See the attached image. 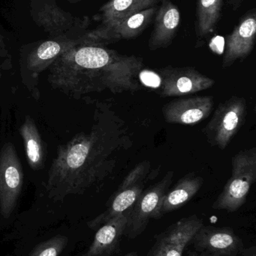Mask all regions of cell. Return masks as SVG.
<instances>
[{"label":"cell","mask_w":256,"mask_h":256,"mask_svg":"<svg viewBox=\"0 0 256 256\" xmlns=\"http://www.w3.org/2000/svg\"><path fill=\"white\" fill-rule=\"evenodd\" d=\"M246 102L243 98L232 97L221 103L204 132L213 146L225 149L246 120Z\"/></svg>","instance_id":"obj_6"},{"label":"cell","mask_w":256,"mask_h":256,"mask_svg":"<svg viewBox=\"0 0 256 256\" xmlns=\"http://www.w3.org/2000/svg\"><path fill=\"white\" fill-rule=\"evenodd\" d=\"M2 76V72H1V68H0V78H1Z\"/></svg>","instance_id":"obj_30"},{"label":"cell","mask_w":256,"mask_h":256,"mask_svg":"<svg viewBox=\"0 0 256 256\" xmlns=\"http://www.w3.org/2000/svg\"><path fill=\"white\" fill-rule=\"evenodd\" d=\"M148 166V164L144 162L128 174L119 188L108 208L93 221V226H103L116 216H120L132 208L142 194L144 186L142 182Z\"/></svg>","instance_id":"obj_11"},{"label":"cell","mask_w":256,"mask_h":256,"mask_svg":"<svg viewBox=\"0 0 256 256\" xmlns=\"http://www.w3.org/2000/svg\"><path fill=\"white\" fill-rule=\"evenodd\" d=\"M140 78L144 85L149 87H153V88H157L161 86V82H162L160 76L157 74L150 70H144L141 72Z\"/></svg>","instance_id":"obj_21"},{"label":"cell","mask_w":256,"mask_h":256,"mask_svg":"<svg viewBox=\"0 0 256 256\" xmlns=\"http://www.w3.org/2000/svg\"><path fill=\"white\" fill-rule=\"evenodd\" d=\"M32 18L36 24L51 36L60 37L73 30H86L90 25L87 16H74L62 9L56 0H32Z\"/></svg>","instance_id":"obj_8"},{"label":"cell","mask_w":256,"mask_h":256,"mask_svg":"<svg viewBox=\"0 0 256 256\" xmlns=\"http://www.w3.org/2000/svg\"><path fill=\"white\" fill-rule=\"evenodd\" d=\"M24 172L13 143H5L0 150V202L6 210L13 207L22 189Z\"/></svg>","instance_id":"obj_10"},{"label":"cell","mask_w":256,"mask_h":256,"mask_svg":"<svg viewBox=\"0 0 256 256\" xmlns=\"http://www.w3.org/2000/svg\"><path fill=\"white\" fill-rule=\"evenodd\" d=\"M154 26L148 40L150 50L168 48L180 28V9L171 0H163L155 15Z\"/></svg>","instance_id":"obj_15"},{"label":"cell","mask_w":256,"mask_h":256,"mask_svg":"<svg viewBox=\"0 0 256 256\" xmlns=\"http://www.w3.org/2000/svg\"><path fill=\"white\" fill-rule=\"evenodd\" d=\"M246 0H227L228 6L231 8L233 12H236L237 9L240 8V6L243 4Z\"/></svg>","instance_id":"obj_23"},{"label":"cell","mask_w":256,"mask_h":256,"mask_svg":"<svg viewBox=\"0 0 256 256\" xmlns=\"http://www.w3.org/2000/svg\"><path fill=\"white\" fill-rule=\"evenodd\" d=\"M256 179V149L242 150L232 162V174L213 204L216 210L234 212L246 201Z\"/></svg>","instance_id":"obj_4"},{"label":"cell","mask_w":256,"mask_h":256,"mask_svg":"<svg viewBox=\"0 0 256 256\" xmlns=\"http://www.w3.org/2000/svg\"><path fill=\"white\" fill-rule=\"evenodd\" d=\"M71 2H77L80 1V0H69Z\"/></svg>","instance_id":"obj_29"},{"label":"cell","mask_w":256,"mask_h":256,"mask_svg":"<svg viewBox=\"0 0 256 256\" xmlns=\"http://www.w3.org/2000/svg\"><path fill=\"white\" fill-rule=\"evenodd\" d=\"M20 134L24 141L27 162L30 168L34 171L42 170L45 164L43 144L36 122L30 116H26L20 128Z\"/></svg>","instance_id":"obj_19"},{"label":"cell","mask_w":256,"mask_h":256,"mask_svg":"<svg viewBox=\"0 0 256 256\" xmlns=\"http://www.w3.org/2000/svg\"><path fill=\"white\" fill-rule=\"evenodd\" d=\"M191 242L198 251L219 256H237L244 248L240 238L229 227L203 225Z\"/></svg>","instance_id":"obj_12"},{"label":"cell","mask_w":256,"mask_h":256,"mask_svg":"<svg viewBox=\"0 0 256 256\" xmlns=\"http://www.w3.org/2000/svg\"><path fill=\"white\" fill-rule=\"evenodd\" d=\"M173 178L174 172H168L160 182L143 191L129 210L123 236L129 239L136 238L144 232L150 220L161 218L162 200L172 183Z\"/></svg>","instance_id":"obj_5"},{"label":"cell","mask_w":256,"mask_h":256,"mask_svg":"<svg viewBox=\"0 0 256 256\" xmlns=\"http://www.w3.org/2000/svg\"><path fill=\"white\" fill-rule=\"evenodd\" d=\"M189 242H182L180 243L171 245L165 251L164 256H182L186 245L189 244Z\"/></svg>","instance_id":"obj_22"},{"label":"cell","mask_w":256,"mask_h":256,"mask_svg":"<svg viewBox=\"0 0 256 256\" xmlns=\"http://www.w3.org/2000/svg\"><path fill=\"white\" fill-rule=\"evenodd\" d=\"M124 256H138V254L134 251V252H129V254H126Z\"/></svg>","instance_id":"obj_27"},{"label":"cell","mask_w":256,"mask_h":256,"mask_svg":"<svg viewBox=\"0 0 256 256\" xmlns=\"http://www.w3.org/2000/svg\"><path fill=\"white\" fill-rule=\"evenodd\" d=\"M251 249L252 248H250V249H245V248H243L240 255L243 256H255V248L252 250V251H251Z\"/></svg>","instance_id":"obj_26"},{"label":"cell","mask_w":256,"mask_h":256,"mask_svg":"<svg viewBox=\"0 0 256 256\" xmlns=\"http://www.w3.org/2000/svg\"><path fill=\"white\" fill-rule=\"evenodd\" d=\"M0 56L7 58L9 56V52L6 48V44L4 42L3 36L0 34Z\"/></svg>","instance_id":"obj_24"},{"label":"cell","mask_w":256,"mask_h":256,"mask_svg":"<svg viewBox=\"0 0 256 256\" xmlns=\"http://www.w3.org/2000/svg\"><path fill=\"white\" fill-rule=\"evenodd\" d=\"M39 256H57V250L54 248L45 250Z\"/></svg>","instance_id":"obj_25"},{"label":"cell","mask_w":256,"mask_h":256,"mask_svg":"<svg viewBox=\"0 0 256 256\" xmlns=\"http://www.w3.org/2000/svg\"><path fill=\"white\" fill-rule=\"evenodd\" d=\"M141 66V58L83 44L62 54L50 66L48 81L54 90L78 98L105 87L129 88Z\"/></svg>","instance_id":"obj_2"},{"label":"cell","mask_w":256,"mask_h":256,"mask_svg":"<svg viewBox=\"0 0 256 256\" xmlns=\"http://www.w3.org/2000/svg\"><path fill=\"white\" fill-rule=\"evenodd\" d=\"M158 7H151L132 14L108 26L88 31L84 34L87 44L103 46L119 42L122 39H132L138 37L149 26L154 19Z\"/></svg>","instance_id":"obj_7"},{"label":"cell","mask_w":256,"mask_h":256,"mask_svg":"<svg viewBox=\"0 0 256 256\" xmlns=\"http://www.w3.org/2000/svg\"><path fill=\"white\" fill-rule=\"evenodd\" d=\"M119 142L118 129L102 115L90 132L77 134L66 144L59 146L47 178L49 194L54 196L82 194L103 179Z\"/></svg>","instance_id":"obj_1"},{"label":"cell","mask_w":256,"mask_h":256,"mask_svg":"<svg viewBox=\"0 0 256 256\" xmlns=\"http://www.w3.org/2000/svg\"><path fill=\"white\" fill-rule=\"evenodd\" d=\"M163 0H108L99 8L94 20L100 24L97 27L102 28L111 25L123 18L157 6Z\"/></svg>","instance_id":"obj_17"},{"label":"cell","mask_w":256,"mask_h":256,"mask_svg":"<svg viewBox=\"0 0 256 256\" xmlns=\"http://www.w3.org/2000/svg\"><path fill=\"white\" fill-rule=\"evenodd\" d=\"M204 183V179L193 173L179 180L178 183L168 191L162 200L161 216L166 213L178 210L198 192Z\"/></svg>","instance_id":"obj_18"},{"label":"cell","mask_w":256,"mask_h":256,"mask_svg":"<svg viewBox=\"0 0 256 256\" xmlns=\"http://www.w3.org/2000/svg\"><path fill=\"white\" fill-rule=\"evenodd\" d=\"M162 74L161 94L173 97L194 94L213 86L215 81L202 74L194 68L167 67Z\"/></svg>","instance_id":"obj_9"},{"label":"cell","mask_w":256,"mask_h":256,"mask_svg":"<svg viewBox=\"0 0 256 256\" xmlns=\"http://www.w3.org/2000/svg\"><path fill=\"white\" fill-rule=\"evenodd\" d=\"M256 36V10H248L240 18L225 40L223 68L229 67L237 60L246 58L252 52Z\"/></svg>","instance_id":"obj_13"},{"label":"cell","mask_w":256,"mask_h":256,"mask_svg":"<svg viewBox=\"0 0 256 256\" xmlns=\"http://www.w3.org/2000/svg\"><path fill=\"white\" fill-rule=\"evenodd\" d=\"M86 43L84 36L78 38L60 36L45 40L32 50L21 66V76L30 94L38 100L40 97L39 76L66 51Z\"/></svg>","instance_id":"obj_3"},{"label":"cell","mask_w":256,"mask_h":256,"mask_svg":"<svg viewBox=\"0 0 256 256\" xmlns=\"http://www.w3.org/2000/svg\"><path fill=\"white\" fill-rule=\"evenodd\" d=\"M224 0H197L195 30L198 38L213 32L222 16Z\"/></svg>","instance_id":"obj_20"},{"label":"cell","mask_w":256,"mask_h":256,"mask_svg":"<svg viewBox=\"0 0 256 256\" xmlns=\"http://www.w3.org/2000/svg\"><path fill=\"white\" fill-rule=\"evenodd\" d=\"M213 108L212 96L177 99L162 108L165 120L173 124L192 126L207 118Z\"/></svg>","instance_id":"obj_14"},{"label":"cell","mask_w":256,"mask_h":256,"mask_svg":"<svg viewBox=\"0 0 256 256\" xmlns=\"http://www.w3.org/2000/svg\"><path fill=\"white\" fill-rule=\"evenodd\" d=\"M197 256H219L217 255H214V254H207V252H203L201 255Z\"/></svg>","instance_id":"obj_28"},{"label":"cell","mask_w":256,"mask_h":256,"mask_svg":"<svg viewBox=\"0 0 256 256\" xmlns=\"http://www.w3.org/2000/svg\"><path fill=\"white\" fill-rule=\"evenodd\" d=\"M204 225V221L196 215L183 218L168 227L156 237V242L150 248L147 256H164L171 245L182 242H192V238Z\"/></svg>","instance_id":"obj_16"}]
</instances>
